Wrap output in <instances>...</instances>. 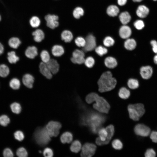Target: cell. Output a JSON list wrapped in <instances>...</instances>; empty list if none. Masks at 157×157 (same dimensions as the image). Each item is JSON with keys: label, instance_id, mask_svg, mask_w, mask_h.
Segmentation results:
<instances>
[{"label": "cell", "instance_id": "6da1fadb", "mask_svg": "<svg viewBox=\"0 0 157 157\" xmlns=\"http://www.w3.org/2000/svg\"><path fill=\"white\" fill-rule=\"evenodd\" d=\"M81 116V124L88 127L91 132L96 134L105 122L106 117L101 114L85 109Z\"/></svg>", "mask_w": 157, "mask_h": 157}, {"label": "cell", "instance_id": "7a4b0ae2", "mask_svg": "<svg viewBox=\"0 0 157 157\" xmlns=\"http://www.w3.org/2000/svg\"><path fill=\"white\" fill-rule=\"evenodd\" d=\"M117 81L116 78L113 76L112 72L106 71L103 72L97 81L98 90L101 93L110 91L116 87Z\"/></svg>", "mask_w": 157, "mask_h": 157}, {"label": "cell", "instance_id": "3957f363", "mask_svg": "<svg viewBox=\"0 0 157 157\" xmlns=\"http://www.w3.org/2000/svg\"><path fill=\"white\" fill-rule=\"evenodd\" d=\"M85 100L89 104L95 102L93 107L99 112L106 114L108 113L110 108L109 104L104 98L96 93L92 92L89 94L86 97Z\"/></svg>", "mask_w": 157, "mask_h": 157}, {"label": "cell", "instance_id": "277c9868", "mask_svg": "<svg viewBox=\"0 0 157 157\" xmlns=\"http://www.w3.org/2000/svg\"><path fill=\"white\" fill-rule=\"evenodd\" d=\"M46 127H38L34 134V139L39 145L44 146L48 144L51 140Z\"/></svg>", "mask_w": 157, "mask_h": 157}, {"label": "cell", "instance_id": "5b68a950", "mask_svg": "<svg viewBox=\"0 0 157 157\" xmlns=\"http://www.w3.org/2000/svg\"><path fill=\"white\" fill-rule=\"evenodd\" d=\"M128 110L130 118L135 121L139 120L145 111L144 105L141 103L130 104L128 106Z\"/></svg>", "mask_w": 157, "mask_h": 157}, {"label": "cell", "instance_id": "8992f818", "mask_svg": "<svg viewBox=\"0 0 157 157\" xmlns=\"http://www.w3.org/2000/svg\"><path fill=\"white\" fill-rule=\"evenodd\" d=\"M45 127L50 137H56L59 134L61 125L58 122L51 121L47 124Z\"/></svg>", "mask_w": 157, "mask_h": 157}, {"label": "cell", "instance_id": "52a82bcc", "mask_svg": "<svg viewBox=\"0 0 157 157\" xmlns=\"http://www.w3.org/2000/svg\"><path fill=\"white\" fill-rule=\"evenodd\" d=\"M97 147L94 144L90 143H85L81 148V156L83 157H90L95 153Z\"/></svg>", "mask_w": 157, "mask_h": 157}, {"label": "cell", "instance_id": "ba28073f", "mask_svg": "<svg viewBox=\"0 0 157 157\" xmlns=\"http://www.w3.org/2000/svg\"><path fill=\"white\" fill-rule=\"evenodd\" d=\"M85 44L83 50L85 52L91 51L94 50L97 44L95 37L92 34H89L85 38Z\"/></svg>", "mask_w": 157, "mask_h": 157}, {"label": "cell", "instance_id": "9c48e42d", "mask_svg": "<svg viewBox=\"0 0 157 157\" xmlns=\"http://www.w3.org/2000/svg\"><path fill=\"white\" fill-rule=\"evenodd\" d=\"M135 134L142 137H147L150 134L151 130L147 126L142 124H139L136 125L134 128Z\"/></svg>", "mask_w": 157, "mask_h": 157}, {"label": "cell", "instance_id": "30bf717a", "mask_svg": "<svg viewBox=\"0 0 157 157\" xmlns=\"http://www.w3.org/2000/svg\"><path fill=\"white\" fill-rule=\"evenodd\" d=\"M44 19L46 22L47 26L51 29H54L59 25L58 21L59 17L57 15L48 14L45 16Z\"/></svg>", "mask_w": 157, "mask_h": 157}, {"label": "cell", "instance_id": "8fae6325", "mask_svg": "<svg viewBox=\"0 0 157 157\" xmlns=\"http://www.w3.org/2000/svg\"><path fill=\"white\" fill-rule=\"evenodd\" d=\"M85 56L84 52L83 50L77 49L73 52L71 60L74 63L81 64L84 63Z\"/></svg>", "mask_w": 157, "mask_h": 157}, {"label": "cell", "instance_id": "7c38bea8", "mask_svg": "<svg viewBox=\"0 0 157 157\" xmlns=\"http://www.w3.org/2000/svg\"><path fill=\"white\" fill-rule=\"evenodd\" d=\"M139 72L142 78L147 80L151 77L153 73V69L149 65L142 66L140 69Z\"/></svg>", "mask_w": 157, "mask_h": 157}, {"label": "cell", "instance_id": "4fadbf2b", "mask_svg": "<svg viewBox=\"0 0 157 157\" xmlns=\"http://www.w3.org/2000/svg\"><path fill=\"white\" fill-rule=\"evenodd\" d=\"M34 81V77L31 74L28 73L24 74L22 78L23 84L28 89H31L33 87Z\"/></svg>", "mask_w": 157, "mask_h": 157}, {"label": "cell", "instance_id": "5bb4252c", "mask_svg": "<svg viewBox=\"0 0 157 157\" xmlns=\"http://www.w3.org/2000/svg\"><path fill=\"white\" fill-rule=\"evenodd\" d=\"M105 66L110 69H113L116 68L118 65L117 59L112 56H108L106 57L104 60Z\"/></svg>", "mask_w": 157, "mask_h": 157}, {"label": "cell", "instance_id": "9a60e30c", "mask_svg": "<svg viewBox=\"0 0 157 157\" xmlns=\"http://www.w3.org/2000/svg\"><path fill=\"white\" fill-rule=\"evenodd\" d=\"M25 55L26 57L30 59H32L38 55V49L35 46H28L25 51Z\"/></svg>", "mask_w": 157, "mask_h": 157}, {"label": "cell", "instance_id": "2e32d148", "mask_svg": "<svg viewBox=\"0 0 157 157\" xmlns=\"http://www.w3.org/2000/svg\"><path fill=\"white\" fill-rule=\"evenodd\" d=\"M119 33L121 38L123 39H127L131 35V30L129 26L124 25L120 28Z\"/></svg>", "mask_w": 157, "mask_h": 157}, {"label": "cell", "instance_id": "e0dca14e", "mask_svg": "<svg viewBox=\"0 0 157 157\" xmlns=\"http://www.w3.org/2000/svg\"><path fill=\"white\" fill-rule=\"evenodd\" d=\"M49 69L52 74H56L58 72L59 65L57 61L54 59H50L46 63Z\"/></svg>", "mask_w": 157, "mask_h": 157}, {"label": "cell", "instance_id": "ac0fdd59", "mask_svg": "<svg viewBox=\"0 0 157 157\" xmlns=\"http://www.w3.org/2000/svg\"><path fill=\"white\" fill-rule=\"evenodd\" d=\"M40 71L41 73L48 79H51L52 77V73L47 67L46 64L41 62L39 65Z\"/></svg>", "mask_w": 157, "mask_h": 157}, {"label": "cell", "instance_id": "d6986e66", "mask_svg": "<svg viewBox=\"0 0 157 157\" xmlns=\"http://www.w3.org/2000/svg\"><path fill=\"white\" fill-rule=\"evenodd\" d=\"M137 45L136 40L133 38H127L124 43V47L127 50L131 51L134 50Z\"/></svg>", "mask_w": 157, "mask_h": 157}, {"label": "cell", "instance_id": "ffe728a7", "mask_svg": "<svg viewBox=\"0 0 157 157\" xmlns=\"http://www.w3.org/2000/svg\"><path fill=\"white\" fill-rule=\"evenodd\" d=\"M149 10L144 5L139 6L137 8L136 13L137 16L141 18L145 17L148 14Z\"/></svg>", "mask_w": 157, "mask_h": 157}, {"label": "cell", "instance_id": "44dd1931", "mask_svg": "<svg viewBox=\"0 0 157 157\" xmlns=\"http://www.w3.org/2000/svg\"><path fill=\"white\" fill-rule=\"evenodd\" d=\"M22 42L20 39L17 37H12L9 39L8 43L9 46L11 48L17 49L21 44Z\"/></svg>", "mask_w": 157, "mask_h": 157}, {"label": "cell", "instance_id": "7402d4cb", "mask_svg": "<svg viewBox=\"0 0 157 157\" xmlns=\"http://www.w3.org/2000/svg\"><path fill=\"white\" fill-rule=\"evenodd\" d=\"M33 36V40L36 42H40L44 38V34L42 30L38 29L33 31L32 33Z\"/></svg>", "mask_w": 157, "mask_h": 157}, {"label": "cell", "instance_id": "603a6c76", "mask_svg": "<svg viewBox=\"0 0 157 157\" xmlns=\"http://www.w3.org/2000/svg\"><path fill=\"white\" fill-rule=\"evenodd\" d=\"M7 54L8 61L10 64H15L19 60V57L17 55L15 51L14 50L8 52Z\"/></svg>", "mask_w": 157, "mask_h": 157}, {"label": "cell", "instance_id": "cb8c5ba5", "mask_svg": "<svg viewBox=\"0 0 157 157\" xmlns=\"http://www.w3.org/2000/svg\"><path fill=\"white\" fill-rule=\"evenodd\" d=\"M51 52L53 55L55 56L59 57L64 53V50L62 46L56 45L52 47Z\"/></svg>", "mask_w": 157, "mask_h": 157}, {"label": "cell", "instance_id": "d4e9b609", "mask_svg": "<svg viewBox=\"0 0 157 157\" xmlns=\"http://www.w3.org/2000/svg\"><path fill=\"white\" fill-rule=\"evenodd\" d=\"M61 38L66 42H69L72 40L73 35L71 31L68 30L63 31L61 33Z\"/></svg>", "mask_w": 157, "mask_h": 157}, {"label": "cell", "instance_id": "484cf974", "mask_svg": "<svg viewBox=\"0 0 157 157\" xmlns=\"http://www.w3.org/2000/svg\"><path fill=\"white\" fill-rule=\"evenodd\" d=\"M73 139V135L69 132H66L63 133L60 137V140L63 143H69Z\"/></svg>", "mask_w": 157, "mask_h": 157}, {"label": "cell", "instance_id": "4316f807", "mask_svg": "<svg viewBox=\"0 0 157 157\" xmlns=\"http://www.w3.org/2000/svg\"><path fill=\"white\" fill-rule=\"evenodd\" d=\"M127 84L129 88L133 90L137 89L139 86V81L133 78H131L127 80Z\"/></svg>", "mask_w": 157, "mask_h": 157}, {"label": "cell", "instance_id": "83f0119b", "mask_svg": "<svg viewBox=\"0 0 157 157\" xmlns=\"http://www.w3.org/2000/svg\"><path fill=\"white\" fill-rule=\"evenodd\" d=\"M118 94L119 97L123 99H127L130 97L131 92L130 90L126 88L123 87L119 89Z\"/></svg>", "mask_w": 157, "mask_h": 157}, {"label": "cell", "instance_id": "f1b7e54d", "mask_svg": "<svg viewBox=\"0 0 157 157\" xmlns=\"http://www.w3.org/2000/svg\"><path fill=\"white\" fill-rule=\"evenodd\" d=\"M9 85L10 87L13 90L19 89L21 85V82L17 78L14 77L12 78L10 81Z\"/></svg>", "mask_w": 157, "mask_h": 157}, {"label": "cell", "instance_id": "f546056e", "mask_svg": "<svg viewBox=\"0 0 157 157\" xmlns=\"http://www.w3.org/2000/svg\"><path fill=\"white\" fill-rule=\"evenodd\" d=\"M119 19L124 25L128 24L130 21L131 17L128 12L125 11L119 15Z\"/></svg>", "mask_w": 157, "mask_h": 157}, {"label": "cell", "instance_id": "4dcf8cb0", "mask_svg": "<svg viewBox=\"0 0 157 157\" xmlns=\"http://www.w3.org/2000/svg\"><path fill=\"white\" fill-rule=\"evenodd\" d=\"M119 12L118 8L115 5H110L107 8V13L110 16L115 17L118 15Z\"/></svg>", "mask_w": 157, "mask_h": 157}, {"label": "cell", "instance_id": "1f68e13d", "mask_svg": "<svg viewBox=\"0 0 157 157\" xmlns=\"http://www.w3.org/2000/svg\"><path fill=\"white\" fill-rule=\"evenodd\" d=\"M10 73L9 67L5 64H0V76L5 78L7 77Z\"/></svg>", "mask_w": 157, "mask_h": 157}, {"label": "cell", "instance_id": "d6a6232c", "mask_svg": "<svg viewBox=\"0 0 157 157\" xmlns=\"http://www.w3.org/2000/svg\"><path fill=\"white\" fill-rule=\"evenodd\" d=\"M82 148L81 143L78 140L74 141L70 147L71 151L73 152L78 153L80 151Z\"/></svg>", "mask_w": 157, "mask_h": 157}, {"label": "cell", "instance_id": "836d02e7", "mask_svg": "<svg viewBox=\"0 0 157 157\" xmlns=\"http://www.w3.org/2000/svg\"><path fill=\"white\" fill-rule=\"evenodd\" d=\"M94 50L96 53L101 57L106 54L108 52V50L106 48L101 45L96 47Z\"/></svg>", "mask_w": 157, "mask_h": 157}, {"label": "cell", "instance_id": "e575fe53", "mask_svg": "<svg viewBox=\"0 0 157 157\" xmlns=\"http://www.w3.org/2000/svg\"><path fill=\"white\" fill-rule=\"evenodd\" d=\"M84 13L83 9L81 7H77L73 10L72 14L74 18L76 19H79L81 16H82Z\"/></svg>", "mask_w": 157, "mask_h": 157}, {"label": "cell", "instance_id": "d590c367", "mask_svg": "<svg viewBox=\"0 0 157 157\" xmlns=\"http://www.w3.org/2000/svg\"><path fill=\"white\" fill-rule=\"evenodd\" d=\"M40 18L36 16H33L30 19L29 23L33 28H36L39 26L40 24Z\"/></svg>", "mask_w": 157, "mask_h": 157}, {"label": "cell", "instance_id": "8d00e7d4", "mask_svg": "<svg viewBox=\"0 0 157 157\" xmlns=\"http://www.w3.org/2000/svg\"><path fill=\"white\" fill-rule=\"evenodd\" d=\"M10 108L12 112L16 114H19L21 111V107L20 104L17 102L12 103L10 105Z\"/></svg>", "mask_w": 157, "mask_h": 157}, {"label": "cell", "instance_id": "74e56055", "mask_svg": "<svg viewBox=\"0 0 157 157\" xmlns=\"http://www.w3.org/2000/svg\"><path fill=\"white\" fill-rule=\"evenodd\" d=\"M95 63L94 59L92 56L87 57L85 60L84 63L85 66L88 68H91L94 66Z\"/></svg>", "mask_w": 157, "mask_h": 157}, {"label": "cell", "instance_id": "f35d334b", "mask_svg": "<svg viewBox=\"0 0 157 157\" xmlns=\"http://www.w3.org/2000/svg\"><path fill=\"white\" fill-rule=\"evenodd\" d=\"M115 43L114 39L110 36L105 37L103 41L104 45L107 47H110L113 46Z\"/></svg>", "mask_w": 157, "mask_h": 157}, {"label": "cell", "instance_id": "ab89813d", "mask_svg": "<svg viewBox=\"0 0 157 157\" xmlns=\"http://www.w3.org/2000/svg\"><path fill=\"white\" fill-rule=\"evenodd\" d=\"M40 58L43 62L46 63L50 59V55L46 50L42 51L40 54Z\"/></svg>", "mask_w": 157, "mask_h": 157}, {"label": "cell", "instance_id": "60d3db41", "mask_svg": "<svg viewBox=\"0 0 157 157\" xmlns=\"http://www.w3.org/2000/svg\"><path fill=\"white\" fill-rule=\"evenodd\" d=\"M112 145L113 148L116 150H121L123 148V144L119 139H115L112 142Z\"/></svg>", "mask_w": 157, "mask_h": 157}, {"label": "cell", "instance_id": "b9f144b4", "mask_svg": "<svg viewBox=\"0 0 157 157\" xmlns=\"http://www.w3.org/2000/svg\"><path fill=\"white\" fill-rule=\"evenodd\" d=\"M10 122V119L8 116L3 115L0 116V124L3 126H6Z\"/></svg>", "mask_w": 157, "mask_h": 157}, {"label": "cell", "instance_id": "7bdbcfd3", "mask_svg": "<svg viewBox=\"0 0 157 157\" xmlns=\"http://www.w3.org/2000/svg\"><path fill=\"white\" fill-rule=\"evenodd\" d=\"M17 155L19 157H26L28 156V153L26 149L23 147H20L17 150Z\"/></svg>", "mask_w": 157, "mask_h": 157}, {"label": "cell", "instance_id": "ee69618b", "mask_svg": "<svg viewBox=\"0 0 157 157\" xmlns=\"http://www.w3.org/2000/svg\"><path fill=\"white\" fill-rule=\"evenodd\" d=\"M76 45L79 47H83L85 44V40L81 37H78L75 40Z\"/></svg>", "mask_w": 157, "mask_h": 157}, {"label": "cell", "instance_id": "f6af8a7d", "mask_svg": "<svg viewBox=\"0 0 157 157\" xmlns=\"http://www.w3.org/2000/svg\"><path fill=\"white\" fill-rule=\"evenodd\" d=\"M15 138L17 140L22 141L24 138V135L23 133L21 131H17L14 133Z\"/></svg>", "mask_w": 157, "mask_h": 157}, {"label": "cell", "instance_id": "bcb514c9", "mask_svg": "<svg viewBox=\"0 0 157 157\" xmlns=\"http://www.w3.org/2000/svg\"><path fill=\"white\" fill-rule=\"evenodd\" d=\"M135 27L138 30L142 29L144 26L143 22L141 20H138L135 21L134 23Z\"/></svg>", "mask_w": 157, "mask_h": 157}, {"label": "cell", "instance_id": "7dc6e473", "mask_svg": "<svg viewBox=\"0 0 157 157\" xmlns=\"http://www.w3.org/2000/svg\"><path fill=\"white\" fill-rule=\"evenodd\" d=\"M144 155L146 157H154L156 156V153L153 149L149 148L146 150Z\"/></svg>", "mask_w": 157, "mask_h": 157}, {"label": "cell", "instance_id": "c3c4849f", "mask_svg": "<svg viewBox=\"0 0 157 157\" xmlns=\"http://www.w3.org/2000/svg\"><path fill=\"white\" fill-rule=\"evenodd\" d=\"M43 155L46 157H51L53 156V152L51 148H46L43 151Z\"/></svg>", "mask_w": 157, "mask_h": 157}, {"label": "cell", "instance_id": "681fc988", "mask_svg": "<svg viewBox=\"0 0 157 157\" xmlns=\"http://www.w3.org/2000/svg\"><path fill=\"white\" fill-rule=\"evenodd\" d=\"M3 155L5 157H12L14 154L12 150L9 148H6L3 150Z\"/></svg>", "mask_w": 157, "mask_h": 157}, {"label": "cell", "instance_id": "f907efd6", "mask_svg": "<svg viewBox=\"0 0 157 157\" xmlns=\"http://www.w3.org/2000/svg\"><path fill=\"white\" fill-rule=\"evenodd\" d=\"M150 43L153 52L155 54H157V41L153 39L150 41Z\"/></svg>", "mask_w": 157, "mask_h": 157}, {"label": "cell", "instance_id": "816d5d0a", "mask_svg": "<svg viewBox=\"0 0 157 157\" xmlns=\"http://www.w3.org/2000/svg\"><path fill=\"white\" fill-rule=\"evenodd\" d=\"M150 134V137L152 141L154 142L157 143V131H153Z\"/></svg>", "mask_w": 157, "mask_h": 157}, {"label": "cell", "instance_id": "f5cc1de1", "mask_svg": "<svg viewBox=\"0 0 157 157\" xmlns=\"http://www.w3.org/2000/svg\"><path fill=\"white\" fill-rule=\"evenodd\" d=\"M127 0H117V3L119 5L123 6L126 4Z\"/></svg>", "mask_w": 157, "mask_h": 157}, {"label": "cell", "instance_id": "db71d44e", "mask_svg": "<svg viewBox=\"0 0 157 157\" xmlns=\"http://www.w3.org/2000/svg\"><path fill=\"white\" fill-rule=\"evenodd\" d=\"M4 47L2 44L0 42V56L3 52Z\"/></svg>", "mask_w": 157, "mask_h": 157}, {"label": "cell", "instance_id": "11a10c76", "mask_svg": "<svg viewBox=\"0 0 157 157\" xmlns=\"http://www.w3.org/2000/svg\"><path fill=\"white\" fill-rule=\"evenodd\" d=\"M153 61L154 63L157 65V54H155L153 57Z\"/></svg>", "mask_w": 157, "mask_h": 157}, {"label": "cell", "instance_id": "9f6ffc18", "mask_svg": "<svg viewBox=\"0 0 157 157\" xmlns=\"http://www.w3.org/2000/svg\"><path fill=\"white\" fill-rule=\"evenodd\" d=\"M134 2H140L142 1V0H132Z\"/></svg>", "mask_w": 157, "mask_h": 157}, {"label": "cell", "instance_id": "6f0895ef", "mask_svg": "<svg viewBox=\"0 0 157 157\" xmlns=\"http://www.w3.org/2000/svg\"><path fill=\"white\" fill-rule=\"evenodd\" d=\"M1 15H0V21L1 20Z\"/></svg>", "mask_w": 157, "mask_h": 157}, {"label": "cell", "instance_id": "680465c9", "mask_svg": "<svg viewBox=\"0 0 157 157\" xmlns=\"http://www.w3.org/2000/svg\"><path fill=\"white\" fill-rule=\"evenodd\" d=\"M154 0V1H157V0Z\"/></svg>", "mask_w": 157, "mask_h": 157}]
</instances>
